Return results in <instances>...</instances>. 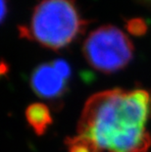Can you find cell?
Segmentation results:
<instances>
[{
	"instance_id": "8",
	"label": "cell",
	"mask_w": 151,
	"mask_h": 152,
	"mask_svg": "<svg viewBox=\"0 0 151 152\" xmlns=\"http://www.w3.org/2000/svg\"><path fill=\"white\" fill-rule=\"evenodd\" d=\"M7 14H8L7 0H0V24L5 20Z\"/></svg>"
},
{
	"instance_id": "5",
	"label": "cell",
	"mask_w": 151,
	"mask_h": 152,
	"mask_svg": "<svg viewBox=\"0 0 151 152\" xmlns=\"http://www.w3.org/2000/svg\"><path fill=\"white\" fill-rule=\"evenodd\" d=\"M26 118L35 134H44L52 123L50 109L43 103H34L26 110Z\"/></svg>"
},
{
	"instance_id": "4",
	"label": "cell",
	"mask_w": 151,
	"mask_h": 152,
	"mask_svg": "<svg viewBox=\"0 0 151 152\" xmlns=\"http://www.w3.org/2000/svg\"><path fill=\"white\" fill-rule=\"evenodd\" d=\"M69 80L64 77L52 62L43 63L34 68L30 83L34 92L40 98L59 102L68 91Z\"/></svg>"
},
{
	"instance_id": "3",
	"label": "cell",
	"mask_w": 151,
	"mask_h": 152,
	"mask_svg": "<svg viewBox=\"0 0 151 152\" xmlns=\"http://www.w3.org/2000/svg\"><path fill=\"white\" fill-rule=\"evenodd\" d=\"M133 44L120 28L104 25L92 31L82 44V54L93 69L113 74L126 68L133 57Z\"/></svg>"
},
{
	"instance_id": "7",
	"label": "cell",
	"mask_w": 151,
	"mask_h": 152,
	"mask_svg": "<svg viewBox=\"0 0 151 152\" xmlns=\"http://www.w3.org/2000/svg\"><path fill=\"white\" fill-rule=\"evenodd\" d=\"M126 30L133 37H143L148 31V22L143 18H133L126 21Z\"/></svg>"
},
{
	"instance_id": "1",
	"label": "cell",
	"mask_w": 151,
	"mask_h": 152,
	"mask_svg": "<svg viewBox=\"0 0 151 152\" xmlns=\"http://www.w3.org/2000/svg\"><path fill=\"white\" fill-rule=\"evenodd\" d=\"M151 91L143 88H114L93 94L86 101L78 134L101 152H147L151 134Z\"/></svg>"
},
{
	"instance_id": "6",
	"label": "cell",
	"mask_w": 151,
	"mask_h": 152,
	"mask_svg": "<svg viewBox=\"0 0 151 152\" xmlns=\"http://www.w3.org/2000/svg\"><path fill=\"white\" fill-rule=\"evenodd\" d=\"M68 152H101L89 140L77 134L66 140Z\"/></svg>"
},
{
	"instance_id": "2",
	"label": "cell",
	"mask_w": 151,
	"mask_h": 152,
	"mask_svg": "<svg viewBox=\"0 0 151 152\" xmlns=\"http://www.w3.org/2000/svg\"><path fill=\"white\" fill-rule=\"evenodd\" d=\"M88 25L77 0H41L34 6L28 24L19 27V34L43 47L59 50L85 34Z\"/></svg>"
}]
</instances>
